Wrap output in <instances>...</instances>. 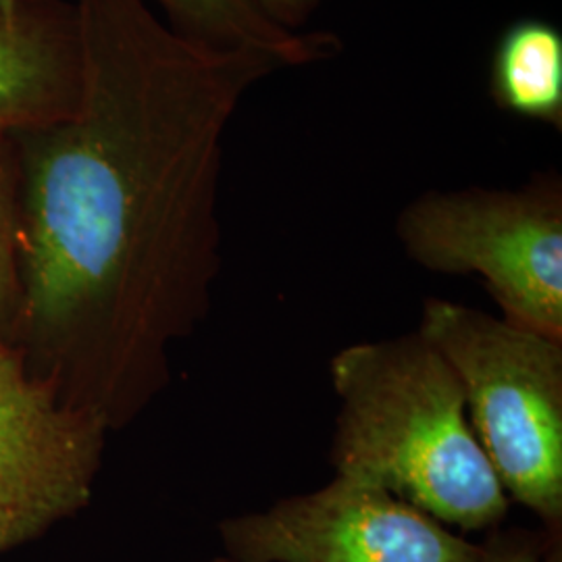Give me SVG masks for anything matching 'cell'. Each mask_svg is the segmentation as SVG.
<instances>
[{"label":"cell","mask_w":562,"mask_h":562,"mask_svg":"<svg viewBox=\"0 0 562 562\" xmlns=\"http://www.w3.org/2000/svg\"><path fill=\"white\" fill-rule=\"evenodd\" d=\"M81 88L63 120L15 134L20 296L0 338L109 431L171 382L222 271L223 136L280 67L155 15L146 0H74Z\"/></svg>","instance_id":"6da1fadb"},{"label":"cell","mask_w":562,"mask_h":562,"mask_svg":"<svg viewBox=\"0 0 562 562\" xmlns=\"http://www.w3.org/2000/svg\"><path fill=\"white\" fill-rule=\"evenodd\" d=\"M329 461L464 533L503 525L510 501L477 440L461 382L419 331L338 350Z\"/></svg>","instance_id":"7a4b0ae2"},{"label":"cell","mask_w":562,"mask_h":562,"mask_svg":"<svg viewBox=\"0 0 562 562\" xmlns=\"http://www.w3.org/2000/svg\"><path fill=\"white\" fill-rule=\"evenodd\" d=\"M417 331L457 373L508 501L562 531V341L443 299H425Z\"/></svg>","instance_id":"3957f363"},{"label":"cell","mask_w":562,"mask_h":562,"mask_svg":"<svg viewBox=\"0 0 562 562\" xmlns=\"http://www.w3.org/2000/svg\"><path fill=\"white\" fill-rule=\"evenodd\" d=\"M396 232L423 269L480 276L503 319L562 341L559 181H533L513 192H427L402 211Z\"/></svg>","instance_id":"277c9868"},{"label":"cell","mask_w":562,"mask_h":562,"mask_svg":"<svg viewBox=\"0 0 562 562\" xmlns=\"http://www.w3.org/2000/svg\"><path fill=\"white\" fill-rule=\"evenodd\" d=\"M217 529L223 554L240 562H475L482 552L415 506L341 475Z\"/></svg>","instance_id":"5b68a950"},{"label":"cell","mask_w":562,"mask_h":562,"mask_svg":"<svg viewBox=\"0 0 562 562\" xmlns=\"http://www.w3.org/2000/svg\"><path fill=\"white\" fill-rule=\"evenodd\" d=\"M109 434L0 338V554L41 540L90 504Z\"/></svg>","instance_id":"8992f818"},{"label":"cell","mask_w":562,"mask_h":562,"mask_svg":"<svg viewBox=\"0 0 562 562\" xmlns=\"http://www.w3.org/2000/svg\"><path fill=\"white\" fill-rule=\"evenodd\" d=\"M80 88L74 0H0V132L15 136L67 117Z\"/></svg>","instance_id":"52a82bcc"},{"label":"cell","mask_w":562,"mask_h":562,"mask_svg":"<svg viewBox=\"0 0 562 562\" xmlns=\"http://www.w3.org/2000/svg\"><path fill=\"white\" fill-rule=\"evenodd\" d=\"M176 27L217 46L255 48L280 67L323 59L334 50L327 36H302L276 20L259 0H159Z\"/></svg>","instance_id":"ba28073f"},{"label":"cell","mask_w":562,"mask_h":562,"mask_svg":"<svg viewBox=\"0 0 562 562\" xmlns=\"http://www.w3.org/2000/svg\"><path fill=\"white\" fill-rule=\"evenodd\" d=\"M494 90L508 111L559 123L562 38L542 21H522L503 36L494 59Z\"/></svg>","instance_id":"9c48e42d"},{"label":"cell","mask_w":562,"mask_h":562,"mask_svg":"<svg viewBox=\"0 0 562 562\" xmlns=\"http://www.w3.org/2000/svg\"><path fill=\"white\" fill-rule=\"evenodd\" d=\"M21 162L18 142L0 132V334L20 296Z\"/></svg>","instance_id":"30bf717a"},{"label":"cell","mask_w":562,"mask_h":562,"mask_svg":"<svg viewBox=\"0 0 562 562\" xmlns=\"http://www.w3.org/2000/svg\"><path fill=\"white\" fill-rule=\"evenodd\" d=\"M475 562H562V531L508 527L487 531Z\"/></svg>","instance_id":"8fae6325"},{"label":"cell","mask_w":562,"mask_h":562,"mask_svg":"<svg viewBox=\"0 0 562 562\" xmlns=\"http://www.w3.org/2000/svg\"><path fill=\"white\" fill-rule=\"evenodd\" d=\"M262 7L285 25V21H294L306 13L317 0H259Z\"/></svg>","instance_id":"7c38bea8"},{"label":"cell","mask_w":562,"mask_h":562,"mask_svg":"<svg viewBox=\"0 0 562 562\" xmlns=\"http://www.w3.org/2000/svg\"><path fill=\"white\" fill-rule=\"evenodd\" d=\"M202 562H240V561H234L232 557H227V554H220V557H213V559H206V561Z\"/></svg>","instance_id":"4fadbf2b"}]
</instances>
